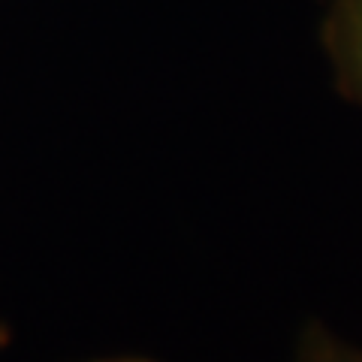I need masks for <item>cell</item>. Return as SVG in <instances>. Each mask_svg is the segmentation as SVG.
Masks as SVG:
<instances>
[{
	"label": "cell",
	"instance_id": "cell-3",
	"mask_svg": "<svg viewBox=\"0 0 362 362\" xmlns=\"http://www.w3.org/2000/svg\"><path fill=\"white\" fill-rule=\"evenodd\" d=\"M9 341H13V329H9L6 320H0V354L9 347Z\"/></svg>",
	"mask_w": 362,
	"mask_h": 362
},
{
	"label": "cell",
	"instance_id": "cell-1",
	"mask_svg": "<svg viewBox=\"0 0 362 362\" xmlns=\"http://www.w3.org/2000/svg\"><path fill=\"white\" fill-rule=\"evenodd\" d=\"M338 82L362 103V0H338L326 30Z\"/></svg>",
	"mask_w": 362,
	"mask_h": 362
},
{
	"label": "cell",
	"instance_id": "cell-4",
	"mask_svg": "<svg viewBox=\"0 0 362 362\" xmlns=\"http://www.w3.org/2000/svg\"><path fill=\"white\" fill-rule=\"evenodd\" d=\"M94 362H154V359H142V356H118V359H94Z\"/></svg>",
	"mask_w": 362,
	"mask_h": 362
},
{
	"label": "cell",
	"instance_id": "cell-2",
	"mask_svg": "<svg viewBox=\"0 0 362 362\" xmlns=\"http://www.w3.org/2000/svg\"><path fill=\"white\" fill-rule=\"evenodd\" d=\"M293 362H362V347L335 335L329 326L311 323L299 335Z\"/></svg>",
	"mask_w": 362,
	"mask_h": 362
}]
</instances>
